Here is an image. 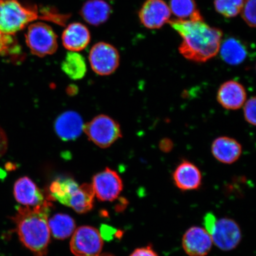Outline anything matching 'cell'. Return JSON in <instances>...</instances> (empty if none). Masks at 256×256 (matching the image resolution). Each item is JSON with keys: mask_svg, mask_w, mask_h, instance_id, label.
Listing matches in <instances>:
<instances>
[{"mask_svg": "<svg viewBox=\"0 0 256 256\" xmlns=\"http://www.w3.org/2000/svg\"><path fill=\"white\" fill-rule=\"evenodd\" d=\"M168 24L182 38L179 52L185 58L204 62L218 53L222 32L210 26L203 18L196 20H170Z\"/></svg>", "mask_w": 256, "mask_h": 256, "instance_id": "1", "label": "cell"}, {"mask_svg": "<svg viewBox=\"0 0 256 256\" xmlns=\"http://www.w3.org/2000/svg\"><path fill=\"white\" fill-rule=\"evenodd\" d=\"M50 208L20 206L14 218L19 239L34 256H46L50 238L48 226Z\"/></svg>", "mask_w": 256, "mask_h": 256, "instance_id": "2", "label": "cell"}, {"mask_svg": "<svg viewBox=\"0 0 256 256\" xmlns=\"http://www.w3.org/2000/svg\"><path fill=\"white\" fill-rule=\"evenodd\" d=\"M50 191L53 199L78 214L87 213L94 207L95 194L92 184L79 185L72 178H60L52 182Z\"/></svg>", "mask_w": 256, "mask_h": 256, "instance_id": "3", "label": "cell"}, {"mask_svg": "<svg viewBox=\"0 0 256 256\" xmlns=\"http://www.w3.org/2000/svg\"><path fill=\"white\" fill-rule=\"evenodd\" d=\"M40 18L36 6H25L18 0H0V31L14 35Z\"/></svg>", "mask_w": 256, "mask_h": 256, "instance_id": "4", "label": "cell"}, {"mask_svg": "<svg viewBox=\"0 0 256 256\" xmlns=\"http://www.w3.org/2000/svg\"><path fill=\"white\" fill-rule=\"evenodd\" d=\"M84 132L92 142L102 148H106L122 137L120 124L107 115L95 117L84 126Z\"/></svg>", "mask_w": 256, "mask_h": 256, "instance_id": "5", "label": "cell"}, {"mask_svg": "<svg viewBox=\"0 0 256 256\" xmlns=\"http://www.w3.org/2000/svg\"><path fill=\"white\" fill-rule=\"evenodd\" d=\"M25 37L28 46L34 56L44 57L52 55L58 49L55 32L50 26L42 22L30 25Z\"/></svg>", "mask_w": 256, "mask_h": 256, "instance_id": "6", "label": "cell"}, {"mask_svg": "<svg viewBox=\"0 0 256 256\" xmlns=\"http://www.w3.org/2000/svg\"><path fill=\"white\" fill-rule=\"evenodd\" d=\"M104 241L94 227L82 226L76 229L70 242V249L76 256H99Z\"/></svg>", "mask_w": 256, "mask_h": 256, "instance_id": "7", "label": "cell"}, {"mask_svg": "<svg viewBox=\"0 0 256 256\" xmlns=\"http://www.w3.org/2000/svg\"><path fill=\"white\" fill-rule=\"evenodd\" d=\"M89 62L94 72L100 76H108L116 71L120 65L119 52L112 44L98 42L92 47Z\"/></svg>", "mask_w": 256, "mask_h": 256, "instance_id": "8", "label": "cell"}, {"mask_svg": "<svg viewBox=\"0 0 256 256\" xmlns=\"http://www.w3.org/2000/svg\"><path fill=\"white\" fill-rule=\"evenodd\" d=\"M92 186L98 200L113 201L120 196L123 190V182L116 172L106 168L92 178Z\"/></svg>", "mask_w": 256, "mask_h": 256, "instance_id": "9", "label": "cell"}, {"mask_svg": "<svg viewBox=\"0 0 256 256\" xmlns=\"http://www.w3.org/2000/svg\"><path fill=\"white\" fill-rule=\"evenodd\" d=\"M211 238L218 248L224 252L232 251L241 242L242 230L235 220L229 218H222L217 220Z\"/></svg>", "mask_w": 256, "mask_h": 256, "instance_id": "10", "label": "cell"}, {"mask_svg": "<svg viewBox=\"0 0 256 256\" xmlns=\"http://www.w3.org/2000/svg\"><path fill=\"white\" fill-rule=\"evenodd\" d=\"M171 12L163 0H146L139 12V18L144 26L156 30L168 23Z\"/></svg>", "mask_w": 256, "mask_h": 256, "instance_id": "11", "label": "cell"}, {"mask_svg": "<svg viewBox=\"0 0 256 256\" xmlns=\"http://www.w3.org/2000/svg\"><path fill=\"white\" fill-rule=\"evenodd\" d=\"M213 244L211 236L200 226H192L184 233L182 246L190 256H206Z\"/></svg>", "mask_w": 256, "mask_h": 256, "instance_id": "12", "label": "cell"}, {"mask_svg": "<svg viewBox=\"0 0 256 256\" xmlns=\"http://www.w3.org/2000/svg\"><path fill=\"white\" fill-rule=\"evenodd\" d=\"M217 101L226 110H238L247 99V92L241 83L229 80L220 85L216 95Z\"/></svg>", "mask_w": 256, "mask_h": 256, "instance_id": "13", "label": "cell"}, {"mask_svg": "<svg viewBox=\"0 0 256 256\" xmlns=\"http://www.w3.org/2000/svg\"><path fill=\"white\" fill-rule=\"evenodd\" d=\"M176 186L182 191L197 190L202 182V176L197 166L188 160H184L172 174Z\"/></svg>", "mask_w": 256, "mask_h": 256, "instance_id": "14", "label": "cell"}, {"mask_svg": "<svg viewBox=\"0 0 256 256\" xmlns=\"http://www.w3.org/2000/svg\"><path fill=\"white\" fill-rule=\"evenodd\" d=\"M84 124L80 115L74 111H67L58 117L54 128L58 136L64 142L76 140L81 136Z\"/></svg>", "mask_w": 256, "mask_h": 256, "instance_id": "15", "label": "cell"}, {"mask_svg": "<svg viewBox=\"0 0 256 256\" xmlns=\"http://www.w3.org/2000/svg\"><path fill=\"white\" fill-rule=\"evenodd\" d=\"M14 195L16 200L24 206H40L47 202L40 188L28 177L21 178L16 182Z\"/></svg>", "mask_w": 256, "mask_h": 256, "instance_id": "16", "label": "cell"}, {"mask_svg": "<svg viewBox=\"0 0 256 256\" xmlns=\"http://www.w3.org/2000/svg\"><path fill=\"white\" fill-rule=\"evenodd\" d=\"M211 152L218 161L226 164H232L240 158L242 152V146L232 138L220 136L214 140Z\"/></svg>", "mask_w": 256, "mask_h": 256, "instance_id": "17", "label": "cell"}, {"mask_svg": "<svg viewBox=\"0 0 256 256\" xmlns=\"http://www.w3.org/2000/svg\"><path fill=\"white\" fill-rule=\"evenodd\" d=\"M90 33L85 25L80 23L70 24L64 31L63 46L71 52H78L87 47L90 41Z\"/></svg>", "mask_w": 256, "mask_h": 256, "instance_id": "18", "label": "cell"}, {"mask_svg": "<svg viewBox=\"0 0 256 256\" xmlns=\"http://www.w3.org/2000/svg\"><path fill=\"white\" fill-rule=\"evenodd\" d=\"M110 6L104 0H88L82 6L80 15L90 24L100 26L110 18Z\"/></svg>", "mask_w": 256, "mask_h": 256, "instance_id": "19", "label": "cell"}, {"mask_svg": "<svg viewBox=\"0 0 256 256\" xmlns=\"http://www.w3.org/2000/svg\"><path fill=\"white\" fill-rule=\"evenodd\" d=\"M219 51L224 62L232 66L239 65L244 62L248 55L245 44L234 38L224 40L220 44Z\"/></svg>", "mask_w": 256, "mask_h": 256, "instance_id": "20", "label": "cell"}, {"mask_svg": "<svg viewBox=\"0 0 256 256\" xmlns=\"http://www.w3.org/2000/svg\"><path fill=\"white\" fill-rule=\"evenodd\" d=\"M48 226L54 238L64 240L72 235L76 229L75 220L64 214H57L48 220Z\"/></svg>", "mask_w": 256, "mask_h": 256, "instance_id": "21", "label": "cell"}, {"mask_svg": "<svg viewBox=\"0 0 256 256\" xmlns=\"http://www.w3.org/2000/svg\"><path fill=\"white\" fill-rule=\"evenodd\" d=\"M62 68L70 78L78 80L82 78L87 72V66L84 57L76 52L67 53L64 60Z\"/></svg>", "mask_w": 256, "mask_h": 256, "instance_id": "22", "label": "cell"}, {"mask_svg": "<svg viewBox=\"0 0 256 256\" xmlns=\"http://www.w3.org/2000/svg\"><path fill=\"white\" fill-rule=\"evenodd\" d=\"M171 12L181 20H196L203 18L197 8L194 0H170Z\"/></svg>", "mask_w": 256, "mask_h": 256, "instance_id": "23", "label": "cell"}, {"mask_svg": "<svg viewBox=\"0 0 256 256\" xmlns=\"http://www.w3.org/2000/svg\"><path fill=\"white\" fill-rule=\"evenodd\" d=\"M244 0H215L216 11L227 18L236 17L242 12Z\"/></svg>", "mask_w": 256, "mask_h": 256, "instance_id": "24", "label": "cell"}, {"mask_svg": "<svg viewBox=\"0 0 256 256\" xmlns=\"http://www.w3.org/2000/svg\"><path fill=\"white\" fill-rule=\"evenodd\" d=\"M20 52V48L12 35L0 31V56H17Z\"/></svg>", "mask_w": 256, "mask_h": 256, "instance_id": "25", "label": "cell"}, {"mask_svg": "<svg viewBox=\"0 0 256 256\" xmlns=\"http://www.w3.org/2000/svg\"><path fill=\"white\" fill-rule=\"evenodd\" d=\"M39 16L40 18L42 20L53 22L62 26L65 24L70 18L68 14H60L57 12L56 10L48 8L40 10V14Z\"/></svg>", "mask_w": 256, "mask_h": 256, "instance_id": "26", "label": "cell"}, {"mask_svg": "<svg viewBox=\"0 0 256 256\" xmlns=\"http://www.w3.org/2000/svg\"><path fill=\"white\" fill-rule=\"evenodd\" d=\"M256 0H246L242 10V16L246 24L250 27H256Z\"/></svg>", "mask_w": 256, "mask_h": 256, "instance_id": "27", "label": "cell"}, {"mask_svg": "<svg viewBox=\"0 0 256 256\" xmlns=\"http://www.w3.org/2000/svg\"><path fill=\"white\" fill-rule=\"evenodd\" d=\"M256 102L254 96L245 102L244 105V119L250 124L256 126Z\"/></svg>", "mask_w": 256, "mask_h": 256, "instance_id": "28", "label": "cell"}, {"mask_svg": "<svg viewBox=\"0 0 256 256\" xmlns=\"http://www.w3.org/2000/svg\"><path fill=\"white\" fill-rule=\"evenodd\" d=\"M217 219L212 213H207L204 218V230L211 236L215 230Z\"/></svg>", "mask_w": 256, "mask_h": 256, "instance_id": "29", "label": "cell"}, {"mask_svg": "<svg viewBox=\"0 0 256 256\" xmlns=\"http://www.w3.org/2000/svg\"><path fill=\"white\" fill-rule=\"evenodd\" d=\"M130 256H158L152 246L136 248Z\"/></svg>", "mask_w": 256, "mask_h": 256, "instance_id": "30", "label": "cell"}, {"mask_svg": "<svg viewBox=\"0 0 256 256\" xmlns=\"http://www.w3.org/2000/svg\"><path fill=\"white\" fill-rule=\"evenodd\" d=\"M8 148V140L7 136L1 127H0V158L5 154Z\"/></svg>", "mask_w": 256, "mask_h": 256, "instance_id": "31", "label": "cell"}, {"mask_svg": "<svg viewBox=\"0 0 256 256\" xmlns=\"http://www.w3.org/2000/svg\"><path fill=\"white\" fill-rule=\"evenodd\" d=\"M160 147L162 151L164 152H168L170 151L172 148V143L170 140L164 139L162 140L160 144Z\"/></svg>", "mask_w": 256, "mask_h": 256, "instance_id": "32", "label": "cell"}, {"mask_svg": "<svg viewBox=\"0 0 256 256\" xmlns=\"http://www.w3.org/2000/svg\"><path fill=\"white\" fill-rule=\"evenodd\" d=\"M110 256V255H103V256Z\"/></svg>", "mask_w": 256, "mask_h": 256, "instance_id": "33", "label": "cell"}]
</instances>
